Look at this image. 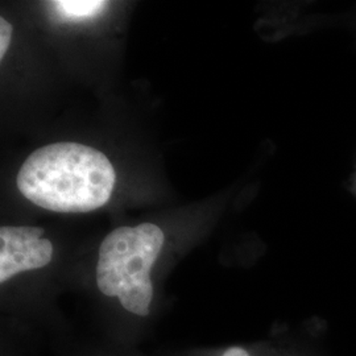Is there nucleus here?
<instances>
[{
    "label": "nucleus",
    "instance_id": "1",
    "mask_svg": "<svg viewBox=\"0 0 356 356\" xmlns=\"http://www.w3.org/2000/svg\"><path fill=\"white\" fill-rule=\"evenodd\" d=\"M115 169L106 154L78 143H56L32 153L16 184L31 202L57 213H89L108 202Z\"/></svg>",
    "mask_w": 356,
    "mask_h": 356
},
{
    "label": "nucleus",
    "instance_id": "2",
    "mask_svg": "<svg viewBox=\"0 0 356 356\" xmlns=\"http://www.w3.org/2000/svg\"><path fill=\"white\" fill-rule=\"evenodd\" d=\"M164 232L152 223L119 227L106 236L99 248L97 284L108 297L136 316L149 314L153 285L151 269L164 245Z\"/></svg>",
    "mask_w": 356,
    "mask_h": 356
},
{
    "label": "nucleus",
    "instance_id": "3",
    "mask_svg": "<svg viewBox=\"0 0 356 356\" xmlns=\"http://www.w3.org/2000/svg\"><path fill=\"white\" fill-rule=\"evenodd\" d=\"M44 229L38 227L0 229V282L13 276L45 267L51 263L53 245L42 238Z\"/></svg>",
    "mask_w": 356,
    "mask_h": 356
},
{
    "label": "nucleus",
    "instance_id": "4",
    "mask_svg": "<svg viewBox=\"0 0 356 356\" xmlns=\"http://www.w3.org/2000/svg\"><path fill=\"white\" fill-rule=\"evenodd\" d=\"M53 8L57 15L64 20L81 22L95 17L102 13L107 6V1L99 0H58L53 1Z\"/></svg>",
    "mask_w": 356,
    "mask_h": 356
},
{
    "label": "nucleus",
    "instance_id": "5",
    "mask_svg": "<svg viewBox=\"0 0 356 356\" xmlns=\"http://www.w3.org/2000/svg\"><path fill=\"white\" fill-rule=\"evenodd\" d=\"M13 38V26L4 19H0V60L4 58L6 53L8 51L10 42Z\"/></svg>",
    "mask_w": 356,
    "mask_h": 356
},
{
    "label": "nucleus",
    "instance_id": "6",
    "mask_svg": "<svg viewBox=\"0 0 356 356\" xmlns=\"http://www.w3.org/2000/svg\"><path fill=\"white\" fill-rule=\"evenodd\" d=\"M222 356H251L243 347H231Z\"/></svg>",
    "mask_w": 356,
    "mask_h": 356
}]
</instances>
